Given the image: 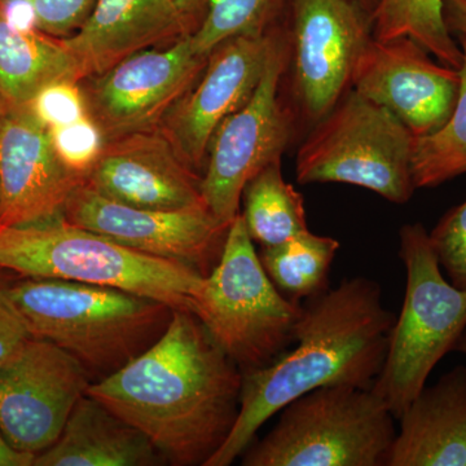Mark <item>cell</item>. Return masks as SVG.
<instances>
[{"label":"cell","mask_w":466,"mask_h":466,"mask_svg":"<svg viewBox=\"0 0 466 466\" xmlns=\"http://www.w3.org/2000/svg\"><path fill=\"white\" fill-rule=\"evenodd\" d=\"M242 372L189 309L139 357L87 394L139 429L165 461L207 465L240 410Z\"/></svg>","instance_id":"obj_1"},{"label":"cell","mask_w":466,"mask_h":466,"mask_svg":"<svg viewBox=\"0 0 466 466\" xmlns=\"http://www.w3.org/2000/svg\"><path fill=\"white\" fill-rule=\"evenodd\" d=\"M395 317L379 283L358 276L303 300L293 349L242 373L231 433L205 466H229L291 400L324 386L370 389L381 372Z\"/></svg>","instance_id":"obj_2"},{"label":"cell","mask_w":466,"mask_h":466,"mask_svg":"<svg viewBox=\"0 0 466 466\" xmlns=\"http://www.w3.org/2000/svg\"><path fill=\"white\" fill-rule=\"evenodd\" d=\"M9 297L34 339L72 355L92 381L106 379L149 349L167 330V303L116 288L21 276Z\"/></svg>","instance_id":"obj_3"},{"label":"cell","mask_w":466,"mask_h":466,"mask_svg":"<svg viewBox=\"0 0 466 466\" xmlns=\"http://www.w3.org/2000/svg\"><path fill=\"white\" fill-rule=\"evenodd\" d=\"M0 269L116 288L192 312L205 279L192 267L130 249L63 217L0 228Z\"/></svg>","instance_id":"obj_4"},{"label":"cell","mask_w":466,"mask_h":466,"mask_svg":"<svg viewBox=\"0 0 466 466\" xmlns=\"http://www.w3.org/2000/svg\"><path fill=\"white\" fill-rule=\"evenodd\" d=\"M407 284L385 363L370 390L400 419L466 329V290L446 280L424 226L401 227Z\"/></svg>","instance_id":"obj_5"},{"label":"cell","mask_w":466,"mask_h":466,"mask_svg":"<svg viewBox=\"0 0 466 466\" xmlns=\"http://www.w3.org/2000/svg\"><path fill=\"white\" fill-rule=\"evenodd\" d=\"M245 466H386L395 417L370 389L324 386L291 400Z\"/></svg>","instance_id":"obj_6"},{"label":"cell","mask_w":466,"mask_h":466,"mask_svg":"<svg viewBox=\"0 0 466 466\" xmlns=\"http://www.w3.org/2000/svg\"><path fill=\"white\" fill-rule=\"evenodd\" d=\"M193 312L242 373L268 366L296 341L302 303L288 299L272 283L240 213Z\"/></svg>","instance_id":"obj_7"},{"label":"cell","mask_w":466,"mask_h":466,"mask_svg":"<svg viewBox=\"0 0 466 466\" xmlns=\"http://www.w3.org/2000/svg\"><path fill=\"white\" fill-rule=\"evenodd\" d=\"M413 140L397 116L350 88L300 144L297 180L351 184L406 204L416 191Z\"/></svg>","instance_id":"obj_8"},{"label":"cell","mask_w":466,"mask_h":466,"mask_svg":"<svg viewBox=\"0 0 466 466\" xmlns=\"http://www.w3.org/2000/svg\"><path fill=\"white\" fill-rule=\"evenodd\" d=\"M289 64L287 29L281 27L271 56L250 99L217 128L208 146L201 193L208 210L229 226L238 216L245 186L281 159L294 131V115L280 97Z\"/></svg>","instance_id":"obj_9"},{"label":"cell","mask_w":466,"mask_h":466,"mask_svg":"<svg viewBox=\"0 0 466 466\" xmlns=\"http://www.w3.org/2000/svg\"><path fill=\"white\" fill-rule=\"evenodd\" d=\"M291 94L305 124L317 125L351 88L373 39L372 17L355 0H289Z\"/></svg>","instance_id":"obj_10"},{"label":"cell","mask_w":466,"mask_h":466,"mask_svg":"<svg viewBox=\"0 0 466 466\" xmlns=\"http://www.w3.org/2000/svg\"><path fill=\"white\" fill-rule=\"evenodd\" d=\"M208 57L193 47L191 34L167 48L137 52L106 72L85 78L88 115L106 142L157 128L198 82Z\"/></svg>","instance_id":"obj_11"},{"label":"cell","mask_w":466,"mask_h":466,"mask_svg":"<svg viewBox=\"0 0 466 466\" xmlns=\"http://www.w3.org/2000/svg\"><path fill=\"white\" fill-rule=\"evenodd\" d=\"M92 382L72 355L30 337L0 364V433L15 450L38 455L60 437Z\"/></svg>","instance_id":"obj_12"},{"label":"cell","mask_w":466,"mask_h":466,"mask_svg":"<svg viewBox=\"0 0 466 466\" xmlns=\"http://www.w3.org/2000/svg\"><path fill=\"white\" fill-rule=\"evenodd\" d=\"M63 218L130 249L183 263L208 276L222 256L229 226L207 205L180 210L128 207L82 182L67 198Z\"/></svg>","instance_id":"obj_13"},{"label":"cell","mask_w":466,"mask_h":466,"mask_svg":"<svg viewBox=\"0 0 466 466\" xmlns=\"http://www.w3.org/2000/svg\"><path fill=\"white\" fill-rule=\"evenodd\" d=\"M281 27L258 35L233 36L208 54L207 66L191 90L162 121L177 155L204 174L217 128L250 99L271 56Z\"/></svg>","instance_id":"obj_14"},{"label":"cell","mask_w":466,"mask_h":466,"mask_svg":"<svg viewBox=\"0 0 466 466\" xmlns=\"http://www.w3.org/2000/svg\"><path fill=\"white\" fill-rule=\"evenodd\" d=\"M460 72L437 64L408 38L368 43L352 75L351 90L392 113L415 137L449 121L460 91Z\"/></svg>","instance_id":"obj_15"},{"label":"cell","mask_w":466,"mask_h":466,"mask_svg":"<svg viewBox=\"0 0 466 466\" xmlns=\"http://www.w3.org/2000/svg\"><path fill=\"white\" fill-rule=\"evenodd\" d=\"M84 180L58 157L47 127L29 106L0 113V228L63 217Z\"/></svg>","instance_id":"obj_16"},{"label":"cell","mask_w":466,"mask_h":466,"mask_svg":"<svg viewBox=\"0 0 466 466\" xmlns=\"http://www.w3.org/2000/svg\"><path fill=\"white\" fill-rule=\"evenodd\" d=\"M201 179L157 127L108 140L84 182L128 207L180 210L207 205Z\"/></svg>","instance_id":"obj_17"},{"label":"cell","mask_w":466,"mask_h":466,"mask_svg":"<svg viewBox=\"0 0 466 466\" xmlns=\"http://www.w3.org/2000/svg\"><path fill=\"white\" fill-rule=\"evenodd\" d=\"M192 33L175 0H97L84 25L61 42L84 81L137 52Z\"/></svg>","instance_id":"obj_18"},{"label":"cell","mask_w":466,"mask_h":466,"mask_svg":"<svg viewBox=\"0 0 466 466\" xmlns=\"http://www.w3.org/2000/svg\"><path fill=\"white\" fill-rule=\"evenodd\" d=\"M398 421L386 466H466V367L425 386Z\"/></svg>","instance_id":"obj_19"},{"label":"cell","mask_w":466,"mask_h":466,"mask_svg":"<svg viewBox=\"0 0 466 466\" xmlns=\"http://www.w3.org/2000/svg\"><path fill=\"white\" fill-rule=\"evenodd\" d=\"M164 462L139 429L86 394L60 437L35 456L33 466H157Z\"/></svg>","instance_id":"obj_20"},{"label":"cell","mask_w":466,"mask_h":466,"mask_svg":"<svg viewBox=\"0 0 466 466\" xmlns=\"http://www.w3.org/2000/svg\"><path fill=\"white\" fill-rule=\"evenodd\" d=\"M82 82L75 58L60 38L18 30L0 14V99L5 108L26 106L52 82Z\"/></svg>","instance_id":"obj_21"},{"label":"cell","mask_w":466,"mask_h":466,"mask_svg":"<svg viewBox=\"0 0 466 466\" xmlns=\"http://www.w3.org/2000/svg\"><path fill=\"white\" fill-rule=\"evenodd\" d=\"M241 201L245 226L260 247L281 244L309 229L303 196L284 179L281 159L251 177Z\"/></svg>","instance_id":"obj_22"},{"label":"cell","mask_w":466,"mask_h":466,"mask_svg":"<svg viewBox=\"0 0 466 466\" xmlns=\"http://www.w3.org/2000/svg\"><path fill=\"white\" fill-rule=\"evenodd\" d=\"M339 242L308 231L272 247H260V263L283 296L302 303L329 288L330 267Z\"/></svg>","instance_id":"obj_23"},{"label":"cell","mask_w":466,"mask_h":466,"mask_svg":"<svg viewBox=\"0 0 466 466\" xmlns=\"http://www.w3.org/2000/svg\"><path fill=\"white\" fill-rule=\"evenodd\" d=\"M370 17L377 41L408 36L444 66H461L464 54L447 29L441 0H377Z\"/></svg>","instance_id":"obj_24"},{"label":"cell","mask_w":466,"mask_h":466,"mask_svg":"<svg viewBox=\"0 0 466 466\" xmlns=\"http://www.w3.org/2000/svg\"><path fill=\"white\" fill-rule=\"evenodd\" d=\"M462 64L460 91L449 121L434 133L415 137L412 177L416 189L433 188L466 173V41L459 39Z\"/></svg>","instance_id":"obj_25"},{"label":"cell","mask_w":466,"mask_h":466,"mask_svg":"<svg viewBox=\"0 0 466 466\" xmlns=\"http://www.w3.org/2000/svg\"><path fill=\"white\" fill-rule=\"evenodd\" d=\"M289 0H208V11L191 34L193 47L208 56L233 36L258 35L279 26Z\"/></svg>","instance_id":"obj_26"},{"label":"cell","mask_w":466,"mask_h":466,"mask_svg":"<svg viewBox=\"0 0 466 466\" xmlns=\"http://www.w3.org/2000/svg\"><path fill=\"white\" fill-rule=\"evenodd\" d=\"M97 0H0V14L18 30L67 38L82 25Z\"/></svg>","instance_id":"obj_27"},{"label":"cell","mask_w":466,"mask_h":466,"mask_svg":"<svg viewBox=\"0 0 466 466\" xmlns=\"http://www.w3.org/2000/svg\"><path fill=\"white\" fill-rule=\"evenodd\" d=\"M52 146L66 167L86 177L99 159L106 144V135L90 115L72 124L47 128Z\"/></svg>","instance_id":"obj_28"},{"label":"cell","mask_w":466,"mask_h":466,"mask_svg":"<svg viewBox=\"0 0 466 466\" xmlns=\"http://www.w3.org/2000/svg\"><path fill=\"white\" fill-rule=\"evenodd\" d=\"M429 238L450 283L466 290V201L447 211Z\"/></svg>","instance_id":"obj_29"},{"label":"cell","mask_w":466,"mask_h":466,"mask_svg":"<svg viewBox=\"0 0 466 466\" xmlns=\"http://www.w3.org/2000/svg\"><path fill=\"white\" fill-rule=\"evenodd\" d=\"M27 106L47 128L72 124L88 115L81 82L70 79L45 86Z\"/></svg>","instance_id":"obj_30"},{"label":"cell","mask_w":466,"mask_h":466,"mask_svg":"<svg viewBox=\"0 0 466 466\" xmlns=\"http://www.w3.org/2000/svg\"><path fill=\"white\" fill-rule=\"evenodd\" d=\"M11 281L7 276L0 274V364L30 339L25 324L9 297Z\"/></svg>","instance_id":"obj_31"},{"label":"cell","mask_w":466,"mask_h":466,"mask_svg":"<svg viewBox=\"0 0 466 466\" xmlns=\"http://www.w3.org/2000/svg\"><path fill=\"white\" fill-rule=\"evenodd\" d=\"M447 29L466 41V0H441Z\"/></svg>","instance_id":"obj_32"},{"label":"cell","mask_w":466,"mask_h":466,"mask_svg":"<svg viewBox=\"0 0 466 466\" xmlns=\"http://www.w3.org/2000/svg\"><path fill=\"white\" fill-rule=\"evenodd\" d=\"M35 455L15 450L0 433V466H33Z\"/></svg>","instance_id":"obj_33"},{"label":"cell","mask_w":466,"mask_h":466,"mask_svg":"<svg viewBox=\"0 0 466 466\" xmlns=\"http://www.w3.org/2000/svg\"><path fill=\"white\" fill-rule=\"evenodd\" d=\"M175 3L189 25L193 27L195 23L198 24V27L200 25L208 11V0H175Z\"/></svg>","instance_id":"obj_34"},{"label":"cell","mask_w":466,"mask_h":466,"mask_svg":"<svg viewBox=\"0 0 466 466\" xmlns=\"http://www.w3.org/2000/svg\"><path fill=\"white\" fill-rule=\"evenodd\" d=\"M355 2H358L370 15H372L373 9H375L377 5V0H355Z\"/></svg>","instance_id":"obj_35"},{"label":"cell","mask_w":466,"mask_h":466,"mask_svg":"<svg viewBox=\"0 0 466 466\" xmlns=\"http://www.w3.org/2000/svg\"><path fill=\"white\" fill-rule=\"evenodd\" d=\"M455 350L456 351L461 352V354H464L466 357V329L465 332L462 333V336L460 337L458 345H456Z\"/></svg>","instance_id":"obj_36"},{"label":"cell","mask_w":466,"mask_h":466,"mask_svg":"<svg viewBox=\"0 0 466 466\" xmlns=\"http://www.w3.org/2000/svg\"><path fill=\"white\" fill-rule=\"evenodd\" d=\"M3 110H5V104H3L2 99H0V113H2Z\"/></svg>","instance_id":"obj_37"}]
</instances>
